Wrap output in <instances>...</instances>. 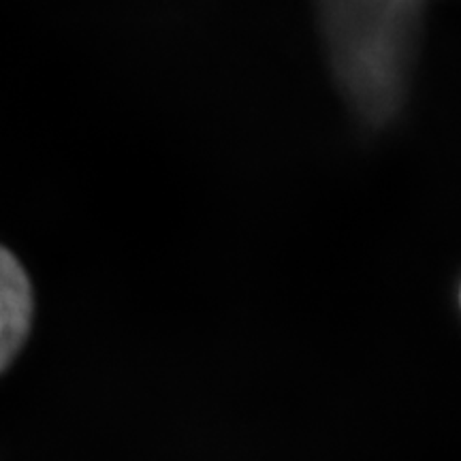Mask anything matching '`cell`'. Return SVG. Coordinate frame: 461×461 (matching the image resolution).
<instances>
[{
  "instance_id": "obj_1",
  "label": "cell",
  "mask_w": 461,
  "mask_h": 461,
  "mask_svg": "<svg viewBox=\"0 0 461 461\" xmlns=\"http://www.w3.org/2000/svg\"><path fill=\"white\" fill-rule=\"evenodd\" d=\"M34 291L24 265L0 246V372L24 348L32 330Z\"/></svg>"
}]
</instances>
